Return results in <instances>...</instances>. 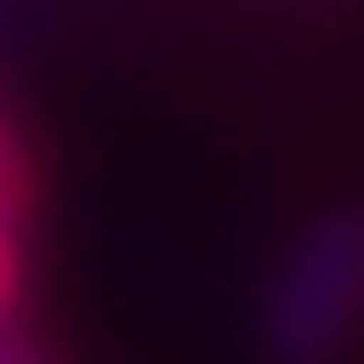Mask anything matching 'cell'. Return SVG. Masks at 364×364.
I'll list each match as a JSON object with an SVG mask.
<instances>
[{"label":"cell","mask_w":364,"mask_h":364,"mask_svg":"<svg viewBox=\"0 0 364 364\" xmlns=\"http://www.w3.org/2000/svg\"><path fill=\"white\" fill-rule=\"evenodd\" d=\"M0 364H31V357H16V349H0Z\"/></svg>","instance_id":"4"},{"label":"cell","mask_w":364,"mask_h":364,"mask_svg":"<svg viewBox=\"0 0 364 364\" xmlns=\"http://www.w3.org/2000/svg\"><path fill=\"white\" fill-rule=\"evenodd\" d=\"M349 304H357V243L349 228H326L296 250L289 281L273 296V318H281V341L289 357H318L349 334Z\"/></svg>","instance_id":"1"},{"label":"cell","mask_w":364,"mask_h":364,"mask_svg":"<svg viewBox=\"0 0 364 364\" xmlns=\"http://www.w3.org/2000/svg\"><path fill=\"white\" fill-rule=\"evenodd\" d=\"M8 175H16V167H8V136H0V198H8Z\"/></svg>","instance_id":"3"},{"label":"cell","mask_w":364,"mask_h":364,"mask_svg":"<svg viewBox=\"0 0 364 364\" xmlns=\"http://www.w3.org/2000/svg\"><path fill=\"white\" fill-rule=\"evenodd\" d=\"M8 296H16V235L0 220V311H8Z\"/></svg>","instance_id":"2"}]
</instances>
